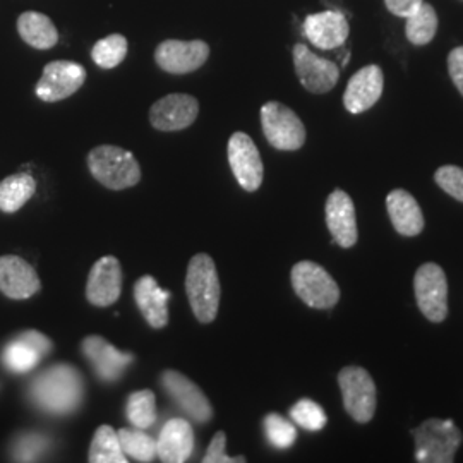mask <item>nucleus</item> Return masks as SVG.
Listing matches in <instances>:
<instances>
[{
    "instance_id": "obj_1",
    "label": "nucleus",
    "mask_w": 463,
    "mask_h": 463,
    "mask_svg": "<svg viewBox=\"0 0 463 463\" xmlns=\"http://www.w3.org/2000/svg\"><path fill=\"white\" fill-rule=\"evenodd\" d=\"M83 374L71 364H55L40 373L30 384L34 405L52 415L74 414L83 403Z\"/></svg>"
},
{
    "instance_id": "obj_2",
    "label": "nucleus",
    "mask_w": 463,
    "mask_h": 463,
    "mask_svg": "<svg viewBox=\"0 0 463 463\" xmlns=\"http://www.w3.org/2000/svg\"><path fill=\"white\" fill-rule=\"evenodd\" d=\"M185 292L199 323H213L220 307L222 287L215 261L210 254L199 252L191 258L185 273Z\"/></svg>"
},
{
    "instance_id": "obj_3",
    "label": "nucleus",
    "mask_w": 463,
    "mask_h": 463,
    "mask_svg": "<svg viewBox=\"0 0 463 463\" xmlns=\"http://www.w3.org/2000/svg\"><path fill=\"white\" fill-rule=\"evenodd\" d=\"M88 168L101 185L112 191H124L141 181V166L128 149L101 145L88 153Z\"/></svg>"
},
{
    "instance_id": "obj_4",
    "label": "nucleus",
    "mask_w": 463,
    "mask_h": 463,
    "mask_svg": "<svg viewBox=\"0 0 463 463\" xmlns=\"http://www.w3.org/2000/svg\"><path fill=\"white\" fill-rule=\"evenodd\" d=\"M415 460L419 463H451L462 445V430L448 419H428L412 430Z\"/></svg>"
},
{
    "instance_id": "obj_5",
    "label": "nucleus",
    "mask_w": 463,
    "mask_h": 463,
    "mask_svg": "<svg viewBox=\"0 0 463 463\" xmlns=\"http://www.w3.org/2000/svg\"><path fill=\"white\" fill-rule=\"evenodd\" d=\"M290 280L298 298L313 309H331L340 300V287L330 273L313 261H298Z\"/></svg>"
},
{
    "instance_id": "obj_6",
    "label": "nucleus",
    "mask_w": 463,
    "mask_h": 463,
    "mask_svg": "<svg viewBox=\"0 0 463 463\" xmlns=\"http://www.w3.org/2000/svg\"><path fill=\"white\" fill-rule=\"evenodd\" d=\"M261 128L266 141L280 151H298L306 143V128L298 114L280 101L261 107Z\"/></svg>"
},
{
    "instance_id": "obj_7",
    "label": "nucleus",
    "mask_w": 463,
    "mask_h": 463,
    "mask_svg": "<svg viewBox=\"0 0 463 463\" xmlns=\"http://www.w3.org/2000/svg\"><path fill=\"white\" fill-rule=\"evenodd\" d=\"M338 384L347 414L359 424H367L376 414V384L364 367L347 365L338 373Z\"/></svg>"
},
{
    "instance_id": "obj_8",
    "label": "nucleus",
    "mask_w": 463,
    "mask_h": 463,
    "mask_svg": "<svg viewBox=\"0 0 463 463\" xmlns=\"http://www.w3.org/2000/svg\"><path fill=\"white\" fill-rule=\"evenodd\" d=\"M417 307L430 323H443L448 316V280L445 269L436 263H424L415 271Z\"/></svg>"
},
{
    "instance_id": "obj_9",
    "label": "nucleus",
    "mask_w": 463,
    "mask_h": 463,
    "mask_svg": "<svg viewBox=\"0 0 463 463\" xmlns=\"http://www.w3.org/2000/svg\"><path fill=\"white\" fill-rule=\"evenodd\" d=\"M160 383L166 395L196 424H208L213 419V407L198 384L179 371H164Z\"/></svg>"
},
{
    "instance_id": "obj_10",
    "label": "nucleus",
    "mask_w": 463,
    "mask_h": 463,
    "mask_svg": "<svg viewBox=\"0 0 463 463\" xmlns=\"http://www.w3.org/2000/svg\"><path fill=\"white\" fill-rule=\"evenodd\" d=\"M227 155L239 185L248 193L258 191L263 184L265 166L254 141L246 133H233L229 139Z\"/></svg>"
},
{
    "instance_id": "obj_11",
    "label": "nucleus",
    "mask_w": 463,
    "mask_h": 463,
    "mask_svg": "<svg viewBox=\"0 0 463 463\" xmlns=\"http://www.w3.org/2000/svg\"><path fill=\"white\" fill-rule=\"evenodd\" d=\"M86 81V69L71 61H53L43 67V74L34 88L36 97L55 103L72 97Z\"/></svg>"
},
{
    "instance_id": "obj_12",
    "label": "nucleus",
    "mask_w": 463,
    "mask_h": 463,
    "mask_svg": "<svg viewBox=\"0 0 463 463\" xmlns=\"http://www.w3.org/2000/svg\"><path fill=\"white\" fill-rule=\"evenodd\" d=\"M294 67L300 84L315 95L328 93L340 80V67L328 59L316 55L304 43H298L294 47Z\"/></svg>"
},
{
    "instance_id": "obj_13",
    "label": "nucleus",
    "mask_w": 463,
    "mask_h": 463,
    "mask_svg": "<svg viewBox=\"0 0 463 463\" xmlns=\"http://www.w3.org/2000/svg\"><path fill=\"white\" fill-rule=\"evenodd\" d=\"M199 116V101L193 95L172 93L156 99L149 109V122L156 131L175 133L187 129Z\"/></svg>"
},
{
    "instance_id": "obj_14",
    "label": "nucleus",
    "mask_w": 463,
    "mask_h": 463,
    "mask_svg": "<svg viewBox=\"0 0 463 463\" xmlns=\"http://www.w3.org/2000/svg\"><path fill=\"white\" fill-rule=\"evenodd\" d=\"M210 45L203 40H165L155 50V62L168 74H189L204 66Z\"/></svg>"
},
{
    "instance_id": "obj_15",
    "label": "nucleus",
    "mask_w": 463,
    "mask_h": 463,
    "mask_svg": "<svg viewBox=\"0 0 463 463\" xmlns=\"http://www.w3.org/2000/svg\"><path fill=\"white\" fill-rule=\"evenodd\" d=\"M52 352V340L43 333L28 330L19 333L13 342L7 344L2 354L4 365L16 374L33 371L43 357Z\"/></svg>"
},
{
    "instance_id": "obj_16",
    "label": "nucleus",
    "mask_w": 463,
    "mask_h": 463,
    "mask_svg": "<svg viewBox=\"0 0 463 463\" xmlns=\"http://www.w3.org/2000/svg\"><path fill=\"white\" fill-rule=\"evenodd\" d=\"M81 350L88 363L93 365L99 380L103 383H116L120 380L134 361V355L120 352L99 335L86 336L81 344Z\"/></svg>"
},
{
    "instance_id": "obj_17",
    "label": "nucleus",
    "mask_w": 463,
    "mask_h": 463,
    "mask_svg": "<svg viewBox=\"0 0 463 463\" xmlns=\"http://www.w3.org/2000/svg\"><path fill=\"white\" fill-rule=\"evenodd\" d=\"M122 292V268L114 256H103L93 265L88 283L86 298L95 307H109L116 304Z\"/></svg>"
},
{
    "instance_id": "obj_18",
    "label": "nucleus",
    "mask_w": 463,
    "mask_h": 463,
    "mask_svg": "<svg viewBox=\"0 0 463 463\" xmlns=\"http://www.w3.org/2000/svg\"><path fill=\"white\" fill-rule=\"evenodd\" d=\"M325 215H326V225L333 237V242H336L340 248H354L359 239L357 216H355L354 201L345 191L335 189L331 193L326 199Z\"/></svg>"
},
{
    "instance_id": "obj_19",
    "label": "nucleus",
    "mask_w": 463,
    "mask_h": 463,
    "mask_svg": "<svg viewBox=\"0 0 463 463\" xmlns=\"http://www.w3.org/2000/svg\"><path fill=\"white\" fill-rule=\"evenodd\" d=\"M40 288V277L26 260L14 254L0 256V292L5 298L26 300L38 294Z\"/></svg>"
},
{
    "instance_id": "obj_20",
    "label": "nucleus",
    "mask_w": 463,
    "mask_h": 463,
    "mask_svg": "<svg viewBox=\"0 0 463 463\" xmlns=\"http://www.w3.org/2000/svg\"><path fill=\"white\" fill-rule=\"evenodd\" d=\"M384 88V76L380 66L359 69L347 84L344 93V105L350 114L357 116L378 103Z\"/></svg>"
},
{
    "instance_id": "obj_21",
    "label": "nucleus",
    "mask_w": 463,
    "mask_h": 463,
    "mask_svg": "<svg viewBox=\"0 0 463 463\" xmlns=\"http://www.w3.org/2000/svg\"><path fill=\"white\" fill-rule=\"evenodd\" d=\"M348 33L347 17L336 11H323L304 21V34L317 49H338L347 42Z\"/></svg>"
},
{
    "instance_id": "obj_22",
    "label": "nucleus",
    "mask_w": 463,
    "mask_h": 463,
    "mask_svg": "<svg viewBox=\"0 0 463 463\" xmlns=\"http://www.w3.org/2000/svg\"><path fill=\"white\" fill-rule=\"evenodd\" d=\"M134 300L151 328L162 330L168 325L170 292L164 290L149 275L134 283Z\"/></svg>"
},
{
    "instance_id": "obj_23",
    "label": "nucleus",
    "mask_w": 463,
    "mask_h": 463,
    "mask_svg": "<svg viewBox=\"0 0 463 463\" xmlns=\"http://www.w3.org/2000/svg\"><path fill=\"white\" fill-rule=\"evenodd\" d=\"M194 449V430L185 419H170L156 441V455L165 463L187 462Z\"/></svg>"
},
{
    "instance_id": "obj_24",
    "label": "nucleus",
    "mask_w": 463,
    "mask_h": 463,
    "mask_svg": "<svg viewBox=\"0 0 463 463\" xmlns=\"http://www.w3.org/2000/svg\"><path fill=\"white\" fill-rule=\"evenodd\" d=\"M386 210L393 229L403 237H417L424 231V215L417 199L405 189H395L386 196Z\"/></svg>"
},
{
    "instance_id": "obj_25",
    "label": "nucleus",
    "mask_w": 463,
    "mask_h": 463,
    "mask_svg": "<svg viewBox=\"0 0 463 463\" xmlns=\"http://www.w3.org/2000/svg\"><path fill=\"white\" fill-rule=\"evenodd\" d=\"M17 33L30 47L49 50L57 45L59 32L47 14L26 11L17 17Z\"/></svg>"
},
{
    "instance_id": "obj_26",
    "label": "nucleus",
    "mask_w": 463,
    "mask_h": 463,
    "mask_svg": "<svg viewBox=\"0 0 463 463\" xmlns=\"http://www.w3.org/2000/svg\"><path fill=\"white\" fill-rule=\"evenodd\" d=\"M36 193V181L30 174H14L0 183V212L16 213Z\"/></svg>"
},
{
    "instance_id": "obj_27",
    "label": "nucleus",
    "mask_w": 463,
    "mask_h": 463,
    "mask_svg": "<svg viewBox=\"0 0 463 463\" xmlns=\"http://www.w3.org/2000/svg\"><path fill=\"white\" fill-rule=\"evenodd\" d=\"M405 19H407V24H405L407 40L415 47L428 45L438 33V14L428 2L419 4Z\"/></svg>"
},
{
    "instance_id": "obj_28",
    "label": "nucleus",
    "mask_w": 463,
    "mask_h": 463,
    "mask_svg": "<svg viewBox=\"0 0 463 463\" xmlns=\"http://www.w3.org/2000/svg\"><path fill=\"white\" fill-rule=\"evenodd\" d=\"M88 460L91 463H128V457L122 451L118 434L110 426H99L88 453Z\"/></svg>"
},
{
    "instance_id": "obj_29",
    "label": "nucleus",
    "mask_w": 463,
    "mask_h": 463,
    "mask_svg": "<svg viewBox=\"0 0 463 463\" xmlns=\"http://www.w3.org/2000/svg\"><path fill=\"white\" fill-rule=\"evenodd\" d=\"M128 420L136 430H149L156 422V397L151 390L134 392L126 405Z\"/></svg>"
},
{
    "instance_id": "obj_30",
    "label": "nucleus",
    "mask_w": 463,
    "mask_h": 463,
    "mask_svg": "<svg viewBox=\"0 0 463 463\" xmlns=\"http://www.w3.org/2000/svg\"><path fill=\"white\" fill-rule=\"evenodd\" d=\"M129 50L128 38L124 34H109L99 40L91 49V59L101 69H114L120 66Z\"/></svg>"
},
{
    "instance_id": "obj_31",
    "label": "nucleus",
    "mask_w": 463,
    "mask_h": 463,
    "mask_svg": "<svg viewBox=\"0 0 463 463\" xmlns=\"http://www.w3.org/2000/svg\"><path fill=\"white\" fill-rule=\"evenodd\" d=\"M118 441L126 457L137 462H153L156 457V441L143 430H118Z\"/></svg>"
},
{
    "instance_id": "obj_32",
    "label": "nucleus",
    "mask_w": 463,
    "mask_h": 463,
    "mask_svg": "<svg viewBox=\"0 0 463 463\" xmlns=\"http://www.w3.org/2000/svg\"><path fill=\"white\" fill-rule=\"evenodd\" d=\"M290 417L302 430H321L328 422L325 411L309 398L298 400V403L290 409Z\"/></svg>"
},
{
    "instance_id": "obj_33",
    "label": "nucleus",
    "mask_w": 463,
    "mask_h": 463,
    "mask_svg": "<svg viewBox=\"0 0 463 463\" xmlns=\"http://www.w3.org/2000/svg\"><path fill=\"white\" fill-rule=\"evenodd\" d=\"M266 438L275 448H290L298 439V430L290 420L279 414H268L265 417Z\"/></svg>"
},
{
    "instance_id": "obj_34",
    "label": "nucleus",
    "mask_w": 463,
    "mask_h": 463,
    "mask_svg": "<svg viewBox=\"0 0 463 463\" xmlns=\"http://www.w3.org/2000/svg\"><path fill=\"white\" fill-rule=\"evenodd\" d=\"M434 181L448 196L463 203V168L457 165L439 166L434 174Z\"/></svg>"
},
{
    "instance_id": "obj_35",
    "label": "nucleus",
    "mask_w": 463,
    "mask_h": 463,
    "mask_svg": "<svg viewBox=\"0 0 463 463\" xmlns=\"http://www.w3.org/2000/svg\"><path fill=\"white\" fill-rule=\"evenodd\" d=\"M47 449V439L40 434H24L14 449L16 460L21 462H33L38 460L40 455H43V451Z\"/></svg>"
},
{
    "instance_id": "obj_36",
    "label": "nucleus",
    "mask_w": 463,
    "mask_h": 463,
    "mask_svg": "<svg viewBox=\"0 0 463 463\" xmlns=\"http://www.w3.org/2000/svg\"><path fill=\"white\" fill-rule=\"evenodd\" d=\"M225 445H227V436L223 430H218L210 447L206 449L204 457H203V463H244L246 457H229L225 453Z\"/></svg>"
},
{
    "instance_id": "obj_37",
    "label": "nucleus",
    "mask_w": 463,
    "mask_h": 463,
    "mask_svg": "<svg viewBox=\"0 0 463 463\" xmlns=\"http://www.w3.org/2000/svg\"><path fill=\"white\" fill-rule=\"evenodd\" d=\"M448 72L463 97V47L451 50L448 55Z\"/></svg>"
},
{
    "instance_id": "obj_38",
    "label": "nucleus",
    "mask_w": 463,
    "mask_h": 463,
    "mask_svg": "<svg viewBox=\"0 0 463 463\" xmlns=\"http://www.w3.org/2000/svg\"><path fill=\"white\" fill-rule=\"evenodd\" d=\"M424 0H384L388 11L398 17H407Z\"/></svg>"
}]
</instances>
